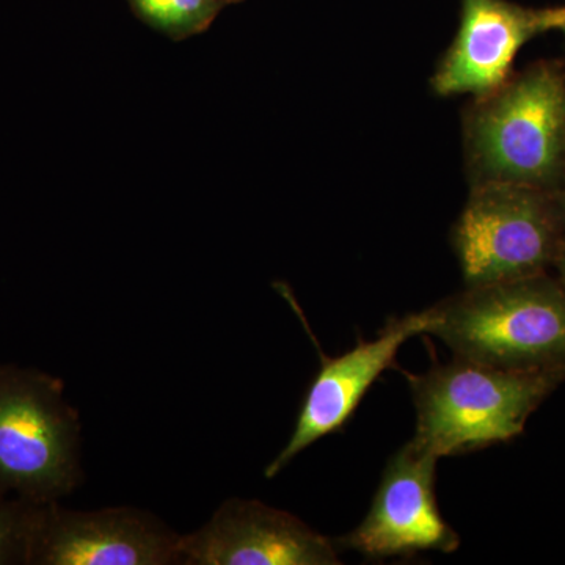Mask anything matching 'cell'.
Here are the masks:
<instances>
[{"label": "cell", "mask_w": 565, "mask_h": 565, "mask_svg": "<svg viewBox=\"0 0 565 565\" xmlns=\"http://www.w3.org/2000/svg\"><path fill=\"white\" fill-rule=\"evenodd\" d=\"M471 185L514 182L565 191V71L537 62L465 111Z\"/></svg>", "instance_id": "1"}, {"label": "cell", "mask_w": 565, "mask_h": 565, "mask_svg": "<svg viewBox=\"0 0 565 565\" xmlns=\"http://www.w3.org/2000/svg\"><path fill=\"white\" fill-rule=\"evenodd\" d=\"M429 334L459 359L565 377V289L548 273L467 286L434 305Z\"/></svg>", "instance_id": "2"}, {"label": "cell", "mask_w": 565, "mask_h": 565, "mask_svg": "<svg viewBox=\"0 0 565 565\" xmlns=\"http://www.w3.org/2000/svg\"><path fill=\"white\" fill-rule=\"evenodd\" d=\"M407 379L416 408L412 441L438 459L519 437L565 382L559 374L514 373L459 356Z\"/></svg>", "instance_id": "3"}, {"label": "cell", "mask_w": 565, "mask_h": 565, "mask_svg": "<svg viewBox=\"0 0 565 565\" xmlns=\"http://www.w3.org/2000/svg\"><path fill=\"white\" fill-rule=\"evenodd\" d=\"M81 481V419L66 403L65 382L0 364V490L52 503Z\"/></svg>", "instance_id": "4"}, {"label": "cell", "mask_w": 565, "mask_h": 565, "mask_svg": "<svg viewBox=\"0 0 565 565\" xmlns=\"http://www.w3.org/2000/svg\"><path fill=\"white\" fill-rule=\"evenodd\" d=\"M452 245L467 286L545 274L565 245V191L514 182L471 185Z\"/></svg>", "instance_id": "5"}, {"label": "cell", "mask_w": 565, "mask_h": 565, "mask_svg": "<svg viewBox=\"0 0 565 565\" xmlns=\"http://www.w3.org/2000/svg\"><path fill=\"white\" fill-rule=\"evenodd\" d=\"M438 457L408 441L386 463L370 512L351 533L333 539L338 550L367 559L455 553L459 534L446 523L435 497Z\"/></svg>", "instance_id": "6"}, {"label": "cell", "mask_w": 565, "mask_h": 565, "mask_svg": "<svg viewBox=\"0 0 565 565\" xmlns=\"http://www.w3.org/2000/svg\"><path fill=\"white\" fill-rule=\"evenodd\" d=\"M180 534L136 508L71 511L43 503L29 565L180 564Z\"/></svg>", "instance_id": "7"}, {"label": "cell", "mask_w": 565, "mask_h": 565, "mask_svg": "<svg viewBox=\"0 0 565 565\" xmlns=\"http://www.w3.org/2000/svg\"><path fill=\"white\" fill-rule=\"evenodd\" d=\"M184 565H337L333 539L281 509L232 498L178 544Z\"/></svg>", "instance_id": "8"}, {"label": "cell", "mask_w": 565, "mask_h": 565, "mask_svg": "<svg viewBox=\"0 0 565 565\" xmlns=\"http://www.w3.org/2000/svg\"><path fill=\"white\" fill-rule=\"evenodd\" d=\"M433 307L393 318L373 341H362L338 356L322 355L321 367L305 394L291 438L267 465L264 476L273 479L316 441L343 429L374 382L392 367L397 352L416 334L429 333Z\"/></svg>", "instance_id": "9"}, {"label": "cell", "mask_w": 565, "mask_h": 565, "mask_svg": "<svg viewBox=\"0 0 565 565\" xmlns=\"http://www.w3.org/2000/svg\"><path fill=\"white\" fill-rule=\"evenodd\" d=\"M565 7L525 9L505 0H462L459 33L433 77L440 96H486L511 77L523 46L542 33L563 29Z\"/></svg>", "instance_id": "10"}, {"label": "cell", "mask_w": 565, "mask_h": 565, "mask_svg": "<svg viewBox=\"0 0 565 565\" xmlns=\"http://www.w3.org/2000/svg\"><path fill=\"white\" fill-rule=\"evenodd\" d=\"M139 20L174 41L210 29L223 6L218 0H129Z\"/></svg>", "instance_id": "11"}, {"label": "cell", "mask_w": 565, "mask_h": 565, "mask_svg": "<svg viewBox=\"0 0 565 565\" xmlns=\"http://www.w3.org/2000/svg\"><path fill=\"white\" fill-rule=\"evenodd\" d=\"M41 504L0 490V565H29Z\"/></svg>", "instance_id": "12"}, {"label": "cell", "mask_w": 565, "mask_h": 565, "mask_svg": "<svg viewBox=\"0 0 565 565\" xmlns=\"http://www.w3.org/2000/svg\"><path fill=\"white\" fill-rule=\"evenodd\" d=\"M555 269L557 270V280H559L561 285H563L565 289V245L563 250H561L559 256H557Z\"/></svg>", "instance_id": "13"}, {"label": "cell", "mask_w": 565, "mask_h": 565, "mask_svg": "<svg viewBox=\"0 0 565 565\" xmlns=\"http://www.w3.org/2000/svg\"><path fill=\"white\" fill-rule=\"evenodd\" d=\"M218 2H221L222 6L225 7V6H230V3L243 2V0H218Z\"/></svg>", "instance_id": "14"}, {"label": "cell", "mask_w": 565, "mask_h": 565, "mask_svg": "<svg viewBox=\"0 0 565 565\" xmlns=\"http://www.w3.org/2000/svg\"><path fill=\"white\" fill-rule=\"evenodd\" d=\"M561 31H563V32L565 33V25H564V28H563V29H561Z\"/></svg>", "instance_id": "15"}]
</instances>
